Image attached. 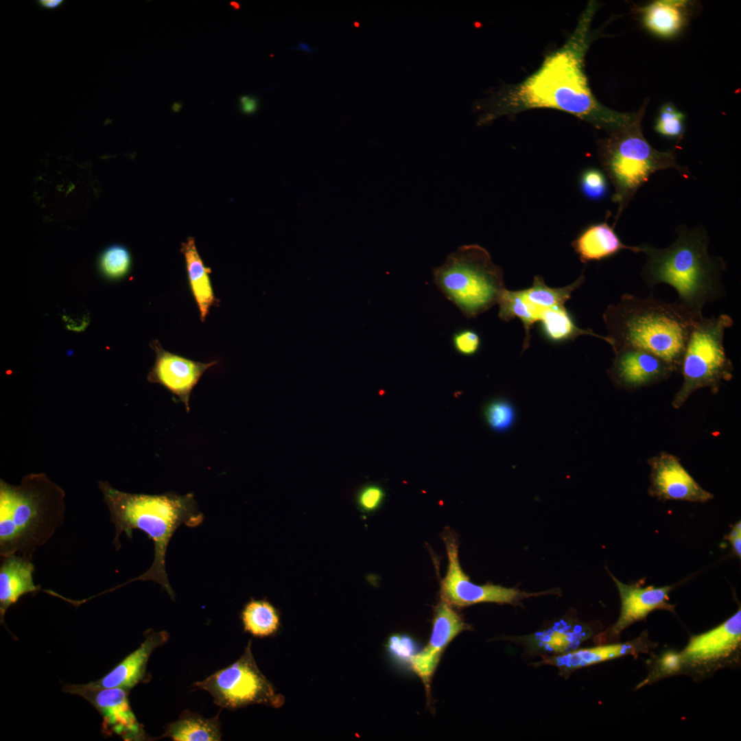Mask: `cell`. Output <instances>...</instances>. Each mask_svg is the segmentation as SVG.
<instances>
[{
  "label": "cell",
  "instance_id": "cell-1",
  "mask_svg": "<svg viewBox=\"0 0 741 741\" xmlns=\"http://www.w3.org/2000/svg\"><path fill=\"white\" fill-rule=\"evenodd\" d=\"M596 3L590 1L566 42L549 54L541 66L516 85L496 92L482 102L479 124L504 115L534 108L561 110L607 132L620 130L644 117L645 106L622 113L603 106L593 94L585 71V58L591 40Z\"/></svg>",
  "mask_w": 741,
  "mask_h": 741
},
{
  "label": "cell",
  "instance_id": "cell-2",
  "mask_svg": "<svg viewBox=\"0 0 741 741\" xmlns=\"http://www.w3.org/2000/svg\"><path fill=\"white\" fill-rule=\"evenodd\" d=\"M674 242L664 248L639 245L646 255L641 277L648 287L661 283L672 287L677 301L692 313L703 316L707 303L725 296L722 276L727 264L719 256L709 254V237L703 226L676 229Z\"/></svg>",
  "mask_w": 741,
  "mask_h": 741
},
{
  "label": "cell",
  "instance_id": "cell-3",
  "mask_svg": "<svg viewBox=\"0 0 741 741\" xmlns=\"http://www.w3.org/2000/svg\"><path fill=\"white\" fill-rule=\"evenodd\" d=\"M98 486L115 526L113 543L116 550L121 548V534L124 532L132 539L134 529L143 531L152 540L154 546V558L150 567L141 575L114 589L132 581L152 580L160 584L174 600V592L165 569L166 552L172 536L180 526L195 527L202 524L204 515L198 509L194 495L174 493L161 495L128 493L117 490L104 481H100Z\"/></svg>",
  "mask_w": 741,
  "mask_h": 741
},
{
  "label": "cell",
  "instance_id": "cell-4",
  "mask_svg": "<svg viewBox=\"0 0 741 741\" xmlns=\"http://www.w3.org/2000/svg\"><path fill=\"white\" fill-rule=\"evenodd\" d=\"M703 316L690 311L677 301L645 298L626 293L607 307L602 318L614 353L634 348L649 352L680 372L690 333Z\"/></svg>",
  "mask_w": 741,
  "mask_h": 741
},
{
  "label": "cell",
  "instance_id": "cell-5",
  "mask_svg": "<svg viewBox=\"0 0 741 741\" xmlns=\"http://www.w3.org/2000/svg\"><path fill=\"white\" fill-rule=\"evenodd\" d=\"M64 491L44 473L25 475L19 485L0 480V555L32 560L64 521Z\"/></svg>",
  "mask_w": 741,
  "mask_h": 741
},
{
  "label": "cell",
  "instance_id": "cell-6",
  "mask_svg": "<svg viewBox=\"0 0 741 741\" xmlns=\"http://www.w3.org/2000/svg\"><path fill=\"white\" fill-rule=\"evenodd\" d=\"M642 118L610 132L598 144L600 165L613 186L612 200L618 205L613 226L638 189L655 172L672 168L685 178L692 176L687 167L677 163L675 149L661 152L648 143L642 132Z\"/></svg>",
  "mask_w": 741,
  "mask_h": 741
},
{
  "label": "cell",
  "instance_id": "cell-7",
  "mask_svg": "<svg viewBox=\"0 0 741 741\" xmlns=\"http://www.w3.org/2000/svg\"><path fill=\"white\" fill-rule=\"evenodd\" d=\"M438 290L468 318H476L497 304L506 289L502 269L477 244L460 246L433 270Z\"/></svg>",
  "mask_w": 741,
  "mask_h": 741
},
{
  "label": "cell",
  "instance_id": "cell-8",
  "mask_svg": "<svg viewBox=\"0 0 741 741\" xmlns=\"http://www.w3.org/2000/svg\"><path fill=\"white\" fill-rule=\"evenodd\" d=\"M733 324L726 314L703 316L696 321L683 356V383L672 399L674 408L680 409L697 390L709 388L717 393L723 382L733 378V364L723 342L725 330Z\"/></svg>",
  "mask_w": 741,
  "mask_h": 741
},
{
  "label": "cell",
  "instance_id": "cell-9",
  "mask_svg": "<svg viewBox=\"0 0 741 741\" xmlns=\"http://www.w3.org/2000/svg\"><path fill=\"white\" fill-rule=\"evenodd\" d=\"M194 685L207 691L217 706L235 709L253 704L280 707L284 697L259 669L249 641L243 654L231 665L221 669Z\"/></svg>",
  "mask_w": 741,
  "mask_h": 741
},
{
  "label": "cell",
  "instance_id": "cell-10",
  "mask_svg": "<svg viewBox=\"0 0 741 741\" xmlns=\"http://www.w3.org/2000/svg\"><path fill=\"white\" fill-rule=\"evenodd\" d=\"M448 567L440 580L441 600L453 607L462 608L482 602L518 604L522 600L551 591L528 593L515 588L491 583L480 585L470 580L462 570L458 558V544L454 534H444Z\"/></svg>",
  "mask_w": 741,
  "mask_h": 741
},
{
  "label": "cell",
  "instance_id": "cell-11",
  "mask_svg": "<svg viewBox=\"0 0 741 741\" xmlns=\"http://www.w3.org/2000/svg\"><path fill=\"white\" fill-rule=\"evenodd\" d=\"M88 701L102 717V732L116 734L124 740H142L145 733L133 713L128 699L129 690L121 687L95 688L86 683L67 684L62 690Z\"/></svg>",
  "mask_w": 741,
  "mask_h": 741
},
{
  "label": "cell",
  "instance_id": "cell-12",
  "mask_svg": "<svg viewBox=\"0 0 741 741\" xmlns=\"http://www.w3.org/2000/svg\"><path fill=\"white\" fill-rule=\"evenodd\" d=\"M650 468L649 494L661 500L707 502L712 493L702 488L681 464L679 459L661 451L648 460Z\"/></svg>",
  "mask_w": 741,
  "mask_h": 741
},
{
  "label": "cell",
  "instance_id": "cell-13",
  "mask_svg": "<svg viewBox=\"0 0 741 741\" xmlns=\"http://www.w3.org/2000/svg\"><path fill=\"white\" fill-rule=\"evenodd\" d=\"M150 346L156 353V359L148 380L166 388L183 403L189 412L193 388L204 373L218 362L202 363L183 357L165 350L158 340L152 341Z\"/></svg>",
  "mask_w": 741,
  "mask_h": 741
},
{
  "label": "cell",
  "instance_id": "cell-14",
  "mask_svg": "<svg viewBox=\"0 0 741 741\" xmlns=\"http://www.w3.org/2000/svg\"><path fill=\"white\" fill-rule=\"evenodd\" d=\"M468 626L453 607L443 600L434 609L432 631L428 644L410 657L412 670L421 679L427 695L433 674L447 645Z\"/></svg>",
  "mask_w": 741,
  "mask_h": 741
},
{
  "label": "cell",
  "instance_id": "cell-15",
  "mask_svg": "<svg viewBox=\"0 0 741 741\" xmlns=\"http://www.w3.org/2000/svg\"><path fill=\"white\" fill-rule=\"evenodd\" d=\"M674 370L656 355L634 348L617 351L607 374L614 386L634 391L661 382Z\"/></svg>",
  "mask_w": 741,
  "mask_h": 741
},
{
  "label": "cell",
  "instance_id": "cell-16",
  "mask_svg": "<svg viewBox=\"0 0 741 741\" xmlns=\"http://www.w3.org/2000/svg\"><path fill=\"white\" fill-rule=\"evenodd\" d=\"M621 600V611L616 622L608 630L607 636L618 638L622 631L631 624L644 620L655 609H665L674 613V606L668 602L669 593L672 586L642 587L637 585H626L611 574Z\"/></svg>",
  "mask_w": 741,
  "mask_h": 741
},
{
  "label": "cell",
  "instance_id": "cell-17",
  "mask_svg": "<svg viewBox=\"0 0 741 741\" xmlns=\"http://www.w3.org/2000/svg\"><path fill=\"white\" fill-rule=\"evenodd\" d=\"M741 641V610L717 627L693 636L681 652L684 661L703 664L729 657Z\"/></svg>",
  "mask_w": 741,
  "mask_h": 741
},
{
  "label": "cell",
  "instance_id": "cell-18",
  "mask_svg": "<svg viewBox=\"0 0 741 741\" xmlns=\"http://www.w3.org/2000/svg\"><path fill=\"white\" fill-rule=\"evenodd\" d=\"M138 648L130 653L110 671L99 679L86 683L95 688L121 687L130 690L137 684L146 682L147 663L152 652L169 639L165 631H152L145 635Z\"/></svg>",
  "mask_w": 741,
  "mask_h": 741
},
{
  "label": "cell",
  "instance_id": "cell-19",
  "mask_svg": "<svg viewBox=\"0 0 741 741\" xmlns=\"http://www.w3.org/2000/svg\"><path fill=\"white\" fill-rule=\"evenodd\" d=\"M648 642L639 637L623 644L602 645L591 648L575 649L567 653L544 656L534 665L537 667L549 665L557 668L562 675H567L581 668L606 661L622 656L637 655L648 650Z\"/></svg>",
  "mask_w": 741,
  "mask_h": 741
},
{
  "label": "cell",
  "instance_id": "cell-20",
  "mask_svg": "<svg viewBox=\"0 0 741 741\" xmlns=\"http://www.w3.org/2000/svg\"><path fill=\"white\" fill-rule=\"evenodd\" d=\"M592 633L586 624L561 621L546 629L517 638L530 652L552 656L577 649Z\"/></svg>",
  "mask_w": 741,
  "mask_h": 741
},
{
  "label": "cell",
  "instance_id": "cell-21",
  "mask_svg": "<svg viewBox=\"0 0 741 741\" xmlns=\"http://www.w3.org/2000/svg\"><path fill=\"white\" fill-rule=\"evenodd\" d=\"M572 246L583 263L601 261L613 257L624 249L640 252L639 246L622 243L607 222L590 224L581 231L572 242Z\"/></svg>",
  "mask_w": 741,
  "mask_h": 741
},
{
  "label": "cell",
  "instance_id": "cell-22",
  "mask_svg": "<svg viewBox=\"0 0 741 741\" xmlns=\"http://www.w3.org/2000/svg\"><path fill=\"white\" fill-rule=\"evenodd\" d=\"M0 567V618L3 623L8 608L23 595L40 590L34 585L32 560L19 554L1 557Z\"/></svg>",
  "mask_w": 741,
  "mask_h": 741
},
{
  "label": "cell",
  "instance_id": "cell-23",
  "mask_svg": "<svg viewBox=\"0 0 741 741\" xmlns=\"http://www.w3.org/2000/svg\"><path fill=\"white\" fill-rule=\"evenodd\" d=\"M691 3L683 0H658L638 9L640 20L651 34L669 38L678 35L687 25Z\"/></svg>",
  "mask_w": 741,
  "mask_h": 741
},
{
  "label": "cell",
  "instance_id": "cell-24",
  "mask_svg": "<svg viewBox=\"0 0 741 741\" xmlns=\"http://www.w3.org/2000/svg\"><path fill=\"white\" fill-rule=\"evenodd\" d=\"M180 250L185 260L190 290L198 307L200 320L204 322L211 307L219 303L209 277L211 270L205 266L193 237H189L182 244Z\"/></svg>",
  "mask_w": 741,
  "mask_h": 741
},
{
  "label": "cell",
  "instance_id": "cell-25",
  "mask_svg": "<svg viewBox=\"0 0 741 741\" xmlns=\"http://www.w3.org/2000/svg\"><path fill=\"white\" fill-rule=\"evenodd\" d=\"M162 737L174 741H219L222 738L220 723L217 716L205 718L186 710L167 727Z\"/></svg>",
  "mask_w": 741,
  "mask_h": 741
},
{
  "label": "cell",
  "instance_id": "cell-26",
  "mask_svg": "<svg viewBox=\"0 0 741 741\" xmlns=\"http://www.w3.org/2000/svg\"><path fill=\"white\" fill-rule=\"evenodd\" d=\"M539 322L546 338L553 342L572 340L580 336L588 335L600 338L611 344L607 336L598 335L591 329L578 327L565 307L543 309Z\"/></svg>",
  "mask_w": 741,
  "mask_h": 741
},
{
  "label": "cell",
  "instance_id": "cell-27",
  "mask_svg": "<svg viewBox=\"0 0 741 741\" xmlns=\"http://www.w3.org/2000/svg\"><path fill=\"white\" fill-rule=\"evenodd\" d=\"M498 317L508 322L515 318L520 319L525 330L523 351H526L530 341V330L533 325L539 322L543 309L529 303L524 296L522 290L511 291L505 289L497 302Z\"/></svg>",
  "mask_w": 741,
  "mask_h": 741
},
{
  "label": "cell",
  "instance_id": "cell-28",
  "mask_svg": "<svg viewBox=\"0 0 741 741\" xmlns=\"http://www.w3.org/2000/svg\"><path fill=\"white\" fill-rule=\"evenodd\" d=\"M244 631L255 637H266L275 633L280 626V617L275 607L263 600H251L242 612Z\"/></svg>",
  "mask_w": 741,
  "mask_h": 741
},
{
  "label": "cell",
  "instance_id": "cell-29",
  "mask_svg": "<svg viewBox=\"0 0 741 741\" xmlns=\"http://www.w3.org/2000/svg\"><path fill=\"white\" fill-rule=\"evenodd\" d=\"M585 279V275L582 273L572 283L563 287L554 288L548 286L542 277L536 275L532 285L522 290V292L526 299L539 309L565 307V303L570 299L572 292L584 283Z\"/></svg>",
  "mask_w": 741,
  "mask_h": 741
},
{
  "label": "cell",
  "instance_id": "cell-30",
  "mask_svg": "<svg viewBox=\"0 0 741 741\" xmlns=\"http://www.w3.org/2000/svg\"><path fill=\"white\" fill-rule=\"evenodd\" d=\"M131 266L129 250L121 245H113L106 248L99 259V268L104 277L110 280L124 278Z\"/></svg>",
  "mask_w": 741,
  "mask_h": 741
},
{
  "label": "cell",
  "instance_id": "cell-31",
  "mask_svg": "<svg viewBox=\"0 0 741 741\" xmlns=\"http://www.w3.org/2000/svg\"><path fill=\"white\" fill-rule=\"evenodd\" d=\"M484 416L489 427L495 432L510 430L517 421V411L512 402L497 398L489 402L484 408Z\"/></svg>",
  "mask_w": 741,
  "mask_h": 741
},
{
  "label": "cell",
  "instance_id": "cell-32",
  "mask_svg": "<svg viewBox=\"0 0 741 741\" xmlns=\"http://www.w3.org/2000/svg\"><path fill=\"white\" fill-rule=\"evenodd\" d=\"M685 115L672 104L666 103L659 110L654 129L661 136L679 141L685 132Z\"/></svg>",
  "mask_w": 741,
  "mask_h": 741
},
{
  "label": "cell",
  "instance_id": "cell-33",
  "mask_svg": "<svg viewBox=\"0 0 741 741\" xmlns=\"http://www.w3.org/2000/svg\"><path fill=\"white\" fill-rule=\"evenodd\" d=\"M579 186L583 195L588 200L593 201L603 199L608 191L605 174L595 167L583 170L580 176Z\"/></svg>",
  "mask_w": 741,
  "mask_h": 741
},
{
  "label": "cell",
  "instance_id": "cell-34",
  "mask_svg": "<svg viewBox=\"0 0 741 741\" xmlns=\"http://www.w3.org/2000/svg\"><path fill=\"white\" fill-rule=\"evenodd\" d=\"M384 496V491L381 486L377 484H368L359 491L357 504L363 512L372 513L381 505Z\"/></svg>",
  "mask_w": 741,
  "mask_h": 741
},
{
  "label": "cell",
  "instance_id": "cell-35",
  "mask_svg": "<svg viewBox=\"0 0 741 741\" xmlns=\"http://www.w3.org/2000/svg\"><path fill=\"white\" fill-rule=\"evenodd\" d=\"M456 351L463 355H473L479 350L480 338L478 333L470 329L456 331L452 338Z\"/></svg>",
  "mask_w": 741,
  "mask_h": 741
},
{
  "label": "cell",
  "instance_id": "cell-36",
  "mask_svg": "<svg viewBox=\"0 0 741 741\" xmlns=\"http://www.w3.org/2000/svg\"><path fill=\"white\" fill-rule=\"evenodd\" d=\"M658 662L659 673L668 674L678 672L684 660L681 653L670 651L663 655Z\"/></svg>",
  "mask_w": 741,
  "mask_h": 741
},
{
  "label": "cell",
  "instance_id": "cell-37",
  "mask_svg": "<svg viewBox=\"0 0 741 741\" xmlns=\"http://www.w3.org/2000/svg\"><path fill=\"white\" fill-rule=\"evenodd\" d=\"M240 110L244 114H252L259 107V99L255 96L243 95L239 98Z\"/></svg>",
  "mask_w": 741,
  "mask_h": 741
},
{
  "label": "cell",
  "instance_id": "cell-38",
  "mask_svg": "<svg viewBox=\"0 0 741 741\" xmlns=\"http://www.w3.org/2000/svg\"><path fill=\"white\" fill-rule=\"evenodd\" d=\"M64 2L63 0H38L36 4L44 10H54L60 8Z\"/></svg>",
  "mask_w": 741,
  "mask_h": 741
},
{
  "label": "cell",
  "instance_id": "cell-39",
  "mask_svg": "<svg viewBox=\"0 0 741 741\" xmlns=\"http://www.w3.org/2000/svg\"><path fill=\"white\" fill-rule=\"evenodd\" d=\"M731 545L733 553L739 558L741 557V536L729 540Z\"/></svg>",
  "mask_w": 741,
  "mask_h": 741
},
{
  "label": "cell",
  "instance_id": "cell-40",
  "mask_svg": "<svg viewBox=\"0 0 741 741\" xmlns=\"http://www.w3.org/2000/svg\"><path fill=\"white\" fill-rule=\"evenodd\" d=\"M288 49H290V50H294V49L303 50L306 53H308V54L309 53H313V52L316 51L318 50V49H311L309 45H307L306 43H302V42L300 43L297 46L289 47Z\"/></svg>",
  "mask_w": 741,
  "mask_h": 741
},
{
  "label": "cell",
  "instance_id": "cell-41",
  "mask_svg": "<svg viewBox=\"0 0 741 741\" xmlns=\"http://www.w3.org/2000/svg\"><path fill=\"white\" fill-rule=\"evenodd\" d=\"M181 108H182V103L180 102L174 103L172 106V110L174 112H176V113L180 111Z\"/></svg>",
  "mask_w": 741,
  "mask_h": 741
},
{
  "label": "cell",
  "instance_id": "cell-42",
  "mask_svg": "<svg viewBox=\"0 0 741 741\" xmlns=\"http://www.w3.org/2000/svg\"><path fill=\"white\" fill-rule=\"evenodd\" d=\"M229 5H231V7H232V8H233V9H235V10H239V9H240V8H241V5H240V3H238V2H237V1H231V2L229 3Z\"/></svg>",
  "mask_w": 741,
  "mask_h": 741
}]
</instances>
